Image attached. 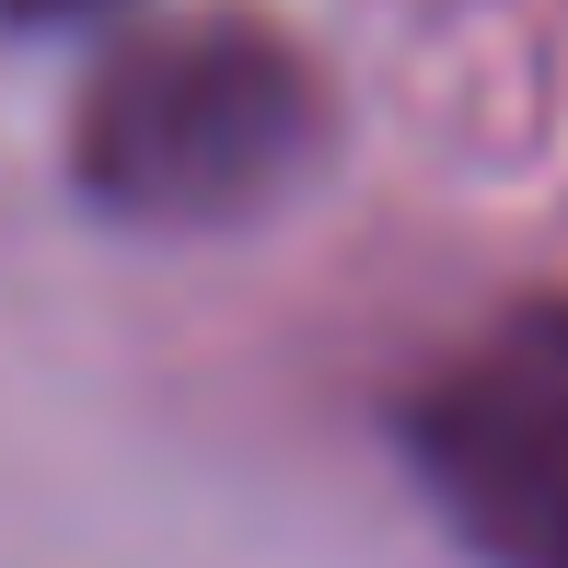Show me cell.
I'll list each match as a JSON object with an SVG mask.
<instances>
[{
	"label": "cell",
	"mask_w": 568,
	"mask_h": 568,
	"mask_svg": "<svg viewBox=\"0 0 568 568\" xmlns=\"http://www.w3.org/2000/svg\"><path fill=\"white\" fill-rule=\"evenodd\" d=\"M314 140H325V93L291 59V36H267L244 12H186V23L128 36L93 70L70 174L116 221L210 232V221L267 210L314 163Z\"/></svg>",
	"instance_id": "obj_1"
},
{
	"label": "cell",
	"mask_w": 568,
	"mask_h": 568,
	"mask_svg": "<svg viewBox=\"0 0 568 568\" xmlns=\"http://www.w3.org/2000/svg\"><path fill=\"white\" fill-rule=\"evenodd\" d=\"M406 464L487 568H568V291L510 302L406 395Z\"/></svg>",
	"instance_id": "obj_2"
},
{
	"label": "cell",
	"mask_w": 568,
	"mask_h": 568,
	"mask_svg": "<svg viewBox=\"0 0 568 568\" xmlns=\"http://www.w3.org/2000/svg\"><path fill=\"white\" fill-rule=\"evenodd\" d=\"M0 12H23V23H59V12H93V0H0Z\"/></svg>",
	"instance_id": "obj_3"
}]
</instances>
